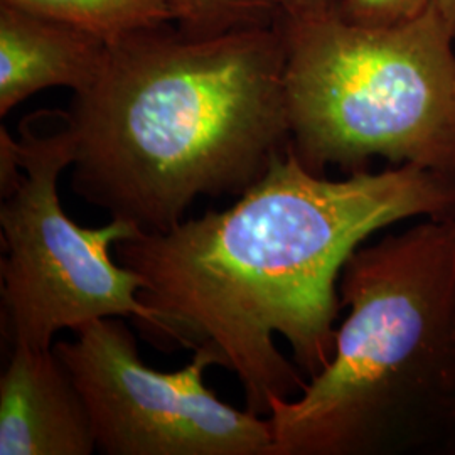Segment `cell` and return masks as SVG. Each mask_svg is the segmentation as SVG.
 <instances>
[{
    "instance_id": "1",
    "label": "cell",
    "mask_w": 455,
    "mask_h": 455,
    "mask_svg": "<svg viewBox=\"0 0 455 455\" xmlns=\"http://www.w3.org/2000/svg\"><path fill=\"white\" fill-rule=\"evenodd\" d=\"M425 218H455V178L405 164L329 180L291 144L228 210L142 231L115 255L144 278L139 297L171 351L212 353L246 410L268 417L332 358L346 261L374 233Z\"/></svg>"
},
{
    "instance_id": "2",
    "label": "cell",
    "mask_w": 455,
    "mask_h": 455,
    "mask_svg": "<svg viewBox=\"0 0 455 455\" xmlns=\"http://www.w3.org/2000/svg\"><path fill=\"white\" fill-rule=\"evenodd\" d=\"M167 22L108 44L75 93L71 189L144 233L243 195L292 144L280 24L199 37Z\"/></svg>"
},
{
    "instance_id": "3",
    "label": "cell",
    "mask_w": 455,
    "mask_h": 455,
    "mask_svg": "<svg viewBox=\"0 0 455 455\" xmlns=\"http://www.w3.org/2000/svg\"><path fill=\"white\" fill-rule=\"evenodd\" d=\"M332 358L272 400V455H455V218L361 244Z\"/></svg>"
},
{
    "instance_id": "4",
    "label": "cell",
    "mask_w": 455,
    "mask_h": 455,
    "mask_svg": "<svg viewBox=\"0 0 455 455\" xmlns=\"http://www.w3.org/2000/svg\"><path fill=\"white\" fill-rule=\"evenodd\" d=\"M278 24L291 139L309 171L383 159L455 178V36L435 7L391 26L338 12Z\"/></svg>"
},
{
    "instance_id": "5",
    "label": "cell",
    "mask_w": 455,
    "mask_h": 455,
    "mask_svg": "<svg viewBox=\"0 0 455 455\" xmlns=\"http://www.w3.org/2000/svg\"><path fill=\"white\" fill-rule=\"evenodd\" d=\"M29 115L19 127L22 176L2 195L0 227L4 334L12 347L49 349L60 331L73 332L103 317H131L150 342L171 351L163 321L140 300L144 278L116 263L110 246L142 233L112 218L82 228L66 214L58 180L75 161V137L66 112Z\"/></svg>"
},
{
    "instance_id": "6",
    "label": "cell",
    "mask_w": 455,
    "mask_h": 455,
    "mask_svg": "<svg viewBox=\"0 0 455 455\" xmlns=\"http://www.w3.org/2000/svg\"><path fill=\"white\" fill-rule=\"evenodd\" d=\"M52 349L88 408L98 451L108 455H272L267 417L236 410L204 385L216 366L206 349L163 373L139 355L122 317H103Z\"/></svg>"
},
{
    "instance_id": "7",
    "label": "cell",
    "mask_w": 455,
    "mask_h": 455,
    "mask_svg": "<svg viewBox=\"0 0 455 455\" xmlns=\"http://www.w3.org/2000/svg\"><path fill=\"white\" fill-rule=\"evenodd\" d=\"M82 393L54 349L12 347L0 378V455H92Z\"/></svg>"
},
{
    "instance_id": "8",
    "label": "cell",
    "mask_w": 455,
    "mask_h": 455,
    "mask_svg": "<svg viewBox=\"0 0 455 455\" xmlns=\"http://www.w3.org/2000/svg\"><path fill=\"white\" fill-rule=\"evenodd\" d=\"M108 44L97 34L0 2V115L46 88L82 92L95 82Z\"/></svg>"
},
{
    "instance_id": "9",
    "label": "cell",
    "mask_w": 455,
    "mask_h": 455,
    "mask_svg": "<svg viewBox=\"0 0 455 455\" xmlns=\"http://www.w3.org/2000/svg\"><path fill=\"white\" fill-rule=\"evenodd\" d=\"M97 34L107 43L172 22L165 0H0Z\"/></svg>"
},
{
    "instance_id": "10",
    "label": "cell",
    "mask_w": 455,
    "mask_h": 455,
    "mask_svg": "<svg viewBox=\"0 0 455 455\" xmlns=\"http://www.w3.org/2000/svg\"><path fill=\"white\" fill-rule=\"evenodd\" d=\"M165 4L176 28L199 37L274 26L280 19L274 0H165Z\"/></svg>"
},
{
    "instance_id": "11",
    "label": "cell",
    "mask_w": 455,
    "mask_h": 455,
    "mask_svg": "<svg viewBox=\"0 0 455 455\" xmlns=\"http://www.w3.org/2000/svg\"><path fill=\"white\" fill-rule=\"evenodd\" d=\"M435 0H342L338 14L364 26H391L425 14Z\"/></svg>"
},
{
    "instance_id": "12",
    "label": "cell",
    "mask_w": 455,
    "mask_h": 455,
    "mask_svg": "<svg viewBox=\"0 0 455 455\" xmlns=\"http://www.w3.org/2000/svg\"><path fill=\"white\" fill-rule=\"evenodd\" d=\"M280 17L314 19L336 14L342 0H274Z\"/></svg>"
},
{
    "instance_id": "13",
    "label": "cell",
    "mask_w": 455,
    "mask_h": 455,
    "mask_svg": "<svg viewBox=\"0 0 455 455\" xmlns=\"http://www.w3.org/2000/svg\"><path fill=\"white\" fill-rule=\"evenodd\" d=\"M434 7L455 36V0H435Z\"/></svg>"
}]
</instances>
